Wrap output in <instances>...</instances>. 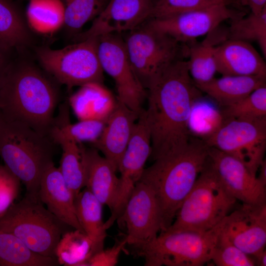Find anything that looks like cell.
Wrapping results in <instances>:
<instances>
[{"mask_svg": "<svg viewBox=\"0 0 266 266\" xmlns=\"http://www.w3.org/2000/svg\"><path fill=\"white\" fill-rule=\"evenodd\" d=\"M71 229L45 208L38 199L26 194L0 216V231L15 235L33 252L55 258L61 237Z\"/></svg>", "mask_w": 266, "mask_h": 266, "instance_id": "8992f818", "label": "cell"}, {"mask_svg": "<svg viewBox=\"0 0 266 266\" xmlns=\"http://www.w3.org/2000/svg\"><path fill=\"white\" fill-rule=\"evenodd\" d=\"M231 21L226 39L256 41L266 58V8L258 14L251 12L247 16H241Z\"/></svg>", "mask_w": 266, "mask_h": 266, "instance_id": "d6a6232c", "label": "cell"}, {"mask_svg": "<svg viewBox=\"0 0 266 266\" xmlns=\"http://www.w3.org/2000/svg\"><path fill=\"white\" fill-rule=\"evenodd\" d=\"M188 45L187 61L191 78L195 84H202L213 79L217 72L214 54L215 45L208 39L201 43L195 41Z\"/></svg>", "mask_w": 266, "mask_h": 266, "instance_id": "1f68e13d", "label": "cell"}, {"mask_svg": "<svg viewBox=\"0 0 266 266\" xmlns=\"http://www.w3.org/2000/svg\"><path fill=\"white\" fill-rule=\"evenodd\" d=\"M20 182L5 165L0 166V216L5 213L17 198Z\"/></svg>", "mask_w": 266, "mask_h": 266, "instance_id": "74e56055", "label": "cell"}, {"mask_svg": "<svg viewBox=\"0 0 266 266\" xmlns=\"http://www.w3.org/2000/svg\"><path fill=\"white\" fill-rule=\"evenodd\" d=\"M224 119L259 118L266 116V85L221 109Z\"/></svg>", "mask_w": 266, "mask_h": 266, "instance_id": "e575fe53", "label": "cell"}, {"mask_svg": "<svg viewBox=\"0 0 266 266\" xmlns=\"http://www.w3.org/2000/svg\"><path fill=\"white\" fill-rule=\"evenodd\" d=\"M68 101L79 120L106 122L114 109L117 100H115L103 84L90 83L80 86Z\"/></svg>", "mask_w": 266, "mask_h": 266, "instance_id": "7402d4cb", "label": "cell"}, {"mask_svg": "<svg viewBox=\"0 0 266 266\" xmlns=\"http://www.w3.org/2000/svg\"><path fill=\"white\" fill-rule=\"evenodd\" d=\"M36 54L43 70L68 89L90 83L103 84L97 37L78 41L60 49L38 47Z\"/></svg>", "mask_w": 266, "mask_h": 266, "instance_id": "9c48e42d", "label": "cell"}, {"mask_svg": "<svg viewBox=\"0 0 266 266\" xmlns=\"http://www.w3.org/2000/svg\"><path fill=\"white\" fill-rule=\"evenodd\" d=\"M211 98L202 96L194 101L188 124L191 134L204 140L221 127L225 119L221 108Z\"/></svg>", "mask_w": 266, "mask_h": 266, "instance_id": "f1b7e54d", "label": "cell"}, {"mask_svg": "<svg viewBox=\"0 0 266 266\" xmlns=\"http://www.w3.org/2000/svg\"><path fill=\"white\" fill-rule=\"evenodd\" d=\"M210 261L217 266H256L253 257L237 247L220 232Z\"/></svg>", "mask_w": 266, "mask_h": 266, "instance_id": "d590c367", "label": "cell"}, {"mask_svg": "<svg viewBox=\"0 0 266 266\" xmlns=\"http://www.w3.org/2000/svg\"><path fill=\"white\" fill-rule=\"evenodd\" d=\"M217 72L222 75L266 77L264 59L248 42L227 39L214 47Z\"/></svg>", "mask_w": 266, "mask_h": 266, "instance_id": "ac0fdd59", "label": "cell"}, {"mask_svg": "<svg viewBox=\"0 0 266 266\" xmlns=\"http://www.w3.org/2000/svg\"><path fill=\"white\" fill-rule=\"evenodd\" d=\"M202 93L221 107L248 96L256 89L266 85V77L257 76L222 75L202 84H195Z\"/></svg>", "mask_w": 266, "mask_h": 266, "instance_id": "cb8c5ba5", "label": "cell"}, {"mask_svg": "<svg viewBox=\"0 0 266 266\" xmlns=\"http://www.w3.org/2000/svg\"><path fill=\"white\" fill-rule=\"evenodd\" d=\"M204 141L208 147L238 159L257 176L266 148V116L225 119Z\"/></svg>", "mask_w": 266, "mask_h": 266, "instance_id": "30bf717a", "label": "cell"}, {"mask_svg": "<svg viewBox=\"0 0 266 266\" xmlns=\"http://www.w3.org/2000/svg\"></svg>", "mask_w": 266, "mask_h": 266, "instance_id": "bcb514c9", "label": "cell"}, {"mask_svg": "<svg viewBox=\"0 0 266 266\" xmlns=\"http://www.w3.org/2000/svg\"><path fill=\"white\" fill-rule=\"evenodd\" d=\"M49 137L60 145L62 154L59 168L74 198L85 186L86 151L83 143H78L51 129Z\"/></svg>", "mask_w": 266, "mask_h": 266, "instance_id": "603a6c76", "label": "cell"}, {"mask_svg": "<svg viewBox=\"0 0 266 266\" xmlns=\"http://www.w3.org/2000/svg\"><path fill=\"white\" fill-rule=\"evenodd\" d=\"M127 245V241L125 236L112 247L103 249L95 253L84 263L83 266H114L117 264L119 256Z\"/></svg>", "mask_w": 266, "mask_h": 266, "instance_id": "f35d334b", "label": "cell"}, {"mask_svg": "<svg viewBox=\"0 0 266 266\" xmlns=\"http://www.w3.org/2000/svg\"><path fill=\"white\" fill-rule=\"evenodd\" d=\"M210 162L225 190L244 203L266 204V185L238 159L209 147Z\"/></svg>", "mask_w": 266, "mask_h": 266, "instance_id": "9a60e30c", "label": "cell"}, {"mask_svg": "<svg viewBox=\"0 0 266 266\" xmlns=\"http://www.w3.org/2000/svg\"><path fill=\"white\" fill-rule=\"evenodd\" d=\"M216 3L224 4L229 6V5L233 1H237V0H211Z\"/></svg>", "mask_w": 266, "mask_h": 266, "instance_id": "ee69618b", "label": "cell"}, {"mask_svg": "<svg viewBox=\"0 0 266 266\" xmlns=\"http://www.w3.org/2000/svg\"><path fill=\"white\" fill-rule=\"evenodd\" d=\"M60 105L59 114L55 117L51 129L78 143L90 142L93 143L99 138L106 122L99 120H83L71 124L68 100Z\"/></svg>", "mask_w": 266, "mask_h": 266, "instance_id": "f546056e", "label": "cell"}, {"mask_svg": "<svg viewBox=\"0 0 266 266\" xmlns=\"http://www.w3.org/2000/svg\"><path fill=\"white\" fill-rule=\"evenodd\" d=\"M56 258L37 254L15 235L0 230V266H56Z\"/></svg>", "mask_w": 266, "mask_h": 266, "instance_id": "83f0119b", "label": "cell"}, {"mask_svg": "<svg viewBox=\"0 0 266 266\" xmlns=\"http://www.w3.org/2000/svg\"><path fill=\"white\" fill-rule=\"evenodd\" d=\"M9 51H6L0 47V76L10 62L8 54Z\"/></svg>", "mask_w": 266, "mask_h": 266, "instance_id": "60d3db41", "label": "cell"}, {"mask_svg": "<svg viewBox=\"0 0 266 266\" xmlns=\"http://www.w3.org/2000/svg\"><path fill=\"white\" fill-rule=\"evenodd\" d=\"M155 0H109L78 41L131 31L150 18Z\"/></svg>", "mask_w": 266, "mask_h": 266, "instance_id": "2e32d148", "label": "cell"}, {"mask_svg": "<svg viewBox=\"0 0 266 266\" xmlns=\"http://www.w3.org/2000/svg\"><path fill=\"white\" fill-rule=\"evenodd\" d=\"M31 41L30 29L14 0H0V47L10 52Z\"/></svg>", "mask_w": 266, "mask_h": 266, "instance_id": "d4e9b609", "label": "cell"}, {"mask_svg": "<svg viewBox=\"0 0 266 266\" xmlns=\"http://www.w3.org/2000/svg\"><path fill=\"white\" fill-rule=\"evenodd\" d=\"M214 4L217 3L211 0H157L154 5L149 19L168 17L204 8Z\"/></svg>", "mask_w": 266, "mask_h": 266, "instance_id": "8d00e7d4", "label": "cell"}, {"mask_svg": "<svg viewBox=\"0 0 266 266\" xmlns=\"http://www.w3.org/2000/svg\"><path fill=\"white\" fill-rule=\"evenodd\" d=\"M124 40L134 74L146 90L163 69L188 57L187 44L155 29L147 21L130 31Z\"/></svg>", "mask_w": 266, "mask_h": 266, "instance_id": "ba28073f", "label": "cell"}, {"mask_svg": "<svg viewBox=\"0 0 266 266\" xmlns=\"http://www.w3.org/2000/svg\"><path fill=\"white\" fill-rule=\"evenodd\" d=\"M220 224L204 232H160L146 242L130 246L135 255L144 260L146 266H202L211 261Z\"/></svg>", "mask_w": 266, "mask_h": 266, "instance_id": "52a82bcc", "label": "cell"}, {"mask_svg": "<svg viewBox=\"0 0 266 266\" xmlns=\"http://www.w3.org/2000/svg\"><path fill=\"white\" fill-rule=\"evenodd\" d=\"M145 109L151 133L150 158L184 148L191 138L188 124L194 101L202 92L195 85L187 61H176L163 69L147 89Z\"/></svg>", "mask_w": 266, "mask_h": 266, "instance_id": "6da1fadb", "label": "cell"}, {"mask_svg": "<svg viewBox=\"0 0 266 266\" xmlns=\"http://www.w3.org/2000/svg\"><path fill=\"white\" fill-rule=\"evenodd\" d=\"M241 5L248 7L251 13L258 14L266 8V0H237Z\"/></svg>", "mask_w": 266, "mask_h": 266, "instance_id": "ab89813d", "label": "cell"}, {"mask_svg": "<svg viewBox=\"0 0 266 266\" xmlns=\"http://www.w3.org/2000/svg\"><path fill=\"white\" fill-rule=\"evenodd\" d=\"M65 7L64 24L75 32L95 18L109 0H61Z\"/></svg>", "mask_w": 266, "mask_h": 266, "instance_id": "836d02e7", "label": "cell"}, {"mask_svg": "<svg viewBox=\"0 0 266 266\" xmlns=\"http://www.w3.org/2000/svg\"><path fill=\"white\" fill-rule=\"evenodd\" d=\"M126 228L125 237L130 246L146 242L161 231L158 204L152 190L139 181L117 220Z\"/></svg>", "mask_w": 266, "mask_h": 266, "instance_id": "4fadbf2b", "label": "cell"}, {"mask_svg": "<svg viewBox=\"0 0 266 266\" xmlns=\"http://www.w3.org/2000/svg\"><path fill=\"white\" fill-rule=\"evenodd\" d=\"M156 0V1L157 0Z\"/></svg>", "mask_w": 266, "mask_h": 266, "instance_id": "f6af8a7d", "label": "cell"}, {"mask_svg": "<svg viewBox=\"0 0 266 266\" xmlns=\"http://www.w3.org/2000/svg\"><path fill=\"white\" fill-rule=\"evenodd\" d=\"M236 201L222 185L209 159L166 231H210L230 213Z\"/></svg>", "mask_w": 266, "mask_h": 266, "instance_id": "5b68a950", "label": "cell"}, {"mask_svg": "<svg viewBox=\"0 0 266 266\" xmlns=\"http://www.w3.org/2000/svg\"><path fill=\"white\" fill-rule=\"evenodd\" d=\"M256 266H266V251L265 250L262 253L254 259Z\"/></svg>", "mask_w": 266, "mask_h": 266, "instance_id": "7bdbcfd3", "label": "cell"}, {"mask_svg": "<svg viewBox=\"0 0 266 266\" xmlns=\"http://www.w3.org/2000/svg\"><path fill=\"white\" fill-rule=\"evenodd\" d=\"M138 116L117 100L101 135L92 143L94 148L101 152L117 170Z\"/></svg>", "mask_w": 266, "mask_h": 266, "instance_id": "d6986e66", "label": "cell"}, {"mask_svg": "<svg viewBox=\"0 0 266 266\" xmlns=\"http://www.w3.org/2000/svg\"><path fill=\"white\" fill-rule=\"evenodd\" d=\"M38 197L59 219L73 229L84 233L76 215L74 198L59 167L54 164L48 167L42 175Z\"/></svg>", "mask_w": 266, "mask_h": 266, "instance_id": "ffe728a7", "label": "cell"}, {"mask_svg": "<svg viewBox=\"0 0 266 266\" xmlns=\"http://www.w3.org/2000/svg\"><path fill=\"white\" fill-rule=\"evenodd\" d=\"M117 169L95 148H86L85 186L111 212L116 204L120 188Z\"/></svg>", "mask_w": 266, "mask_h": 266, "instance_id": "44dd1931", "label": "cell"}, {"mask_svg": "<svg viewBox=\"0 0 266 266\" xmlns=\"http://www.w3.org/2000/svg\"><path fill=\"white\" fill-rule=\"evenodd\" d=\"M241 16L242 14L229 6L217 3L168 17L149 19L147 21L179 42L188 44L213 32L222 22Z\"/></svg>", "mask_w": 266, "mask_h": 266, "instance_id": "7c38bea8", "label": "cell"}, {"mask_svg": "<svg viewBox=\"0 0 266 266\" xmlns=\"http://www.w3.org/2000/svg\"><path fill=\"white\" fill-rule=\"evenodd\" d=\"M56 82L26 61H10L0 76V112L49 137L60 100Z\"/></svg>", "mask_w": 266, "mask_h": 266, "instance_id": "7a4b0ae2", "label": "cell"}, {"mask_svg": "<svg viewBox=\"0 0 266 266\" xmlns=\"http://www.w3.org/2000/svg\"><path fill=\"white\" fill-rule=\"evenodd\" d=\"M74 203L77 218L84 233L103 246L107 230L102 219L103 205L86 187L76 195Z\"/></svg>", "mask_w": 266, "mask_h": 266, "instance_id": "4316f807", "label": "cell"}, {"mask_svg": "<svg viewBox=\"0 0 266 266\" xmlns=\"http://www.w3.org/2000/svg\"><path fill=\"white\" fill-rule=\"evenodd\" d=\"M220 233L255 259L266 244V204L242 203L221 222Z\"/></svg>", "mask_w": 266, "mask_h": 266, "instance_id": "5bb4252c", "label": "cell"}, {"mask_svg": "<svg viewBox=\"0 0 266 266\" xmlns=\"http://www.w3.org/2000/svg\"><path fill=\"white\" fill-rule=\"evenodd\" d=\"M98 37L101 66L114 80L117 100L139 115L147 91L137 79L129 59L124 39L117 33Z\"/></svg>", "mask_w": 266, "mask_h": 266, "instance_id": "8fae6325", "label": "cell"}, {"mask_svg": "<svg viewBox=\"0 0 266 266\" xmlns=\"http://www.w3.org/2000/svg\"><path fill=\"white\" fill-rule=\"evenodd\" d=\"M103 249L85 233L76 229L69 231L61 237L55 251L60 265L83 266L95 253Z\"/></svg>", "mask_w": 266, "mask_h": 266, "instance_id": "484cf974", "label": "cell"}, {"mask_svg": "<svg viewBox=\"0 0 266 266\" xmlns=\"http://www.w3.org/2000/svg\"><path fill=\"white\" fill-rule=\"evenodd\" d=\"M258 171L259 173L257 175V177L260 182L266 186V161L265 159L261 164L257 173Z\"/></svg>", "mask_w": 266, "mask_h": 266, "instance_id": "b9f144b4", "label": "cell"}, {"mask_svg": "<svg viewBox=\"0 0 266 266\" xmlns=\"http://www.w3.org/2000/svg\"><path fill=\"white\" fill-rule=\"evenodd\" d=\"M152 150L151 133L145 109L135 122L125 151L120 161L119 199L127 200L139 181Z\"/></svg>", "mask_w": 266, "mask_h": 266, "instance_id": "e0dca14e", "label": "cell"}, {"mask_svg": "<svg viewBox=\"0 0 266 266\" xmlns=\"http://www.w3.org/2000/svg\"><path fill=\"white\" fill-rule=\"evenodd\" d=\"M55 145L49 137L0 112V156L25 185V194L38 199L42 175L54 164Z\"/></svg>", "mask_w": 266, "mask_h": 266, "instance_id": "277c9868", "label": "cell"}, {"mask_svg": "<svg viewBox=\"0 0 266 266\" xmlns=\"http://www.w3.org/2000/svg\"><path fill=\"white\" fill-rule=\"evenodd\" d=\"M209 158V147L204 140L191 137L185 147L157 157L144 168L139 181L154 193L160 211L161 232L172 223Z\"/></svg>", "mask_w": 266, "mask_h": 266, "instance_id": "3957f363", "label": "cell"}, {"mask_svg": "<svg viewBox=\"0 0 266 266\" xmlns=\"http://www.w3.org/2000/svg\"><path fill=\"white\" fill-rule=\"evenodd\" d=\"M27 17L35 30L52 32L64 24V5L61 0H30Z\"/></svg>", "mask_w": 266, "mask_h": 266, "instance_id": "4dcf8cb0", "label": "cell"}]
</instances>
